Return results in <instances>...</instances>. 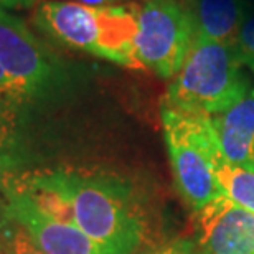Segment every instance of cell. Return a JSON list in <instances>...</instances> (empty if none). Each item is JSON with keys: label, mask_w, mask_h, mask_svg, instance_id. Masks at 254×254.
Returning a JSON list of instances; mask_svg holds the SVG:
<instances>
[{"label": "cell", "mask_w": 254, "mask_h": 254, "mask_svg": "<svg viewBox=\"0 0 254 254\" xmlns=\"http://www.w3.org/2000/svg\"><path fill=\"white\" fill-rule=\"evenodd\" d=\"M33 22L57 42L123 66L139 68L134 57L135 5L94 7L47 0L35 7Z\"/></svg>", "instance_id": "6da1fadb"}, {"label": "cell", "mask_w": 254, "mask_h": 254, "mask_svg": "<svg viewBox=\"0 0 254 254\" xmlns=\"http://www.w3.org/2000/svg\"><path fill=\"white\" fill-rule=\"evenodd\" d=\"M0 64L23 103L45 93L55 78L52 55L30 32L22 18L10 15L2 8Z\"/></svg>", "instance_id": "8992f818"}, {"label": "cell", "mask_w": 254, "mask_h": 254, "mask_svg": "<svg viewBox=\"0 0 254 254\" xmlns=\"http://www.w3.org/2000/svg\"><path fill=\"white\" fill-rule=\"evenodd\" d=\"M42 0H0V7L3 8H30L37 7Z\"/></svg>", "instance_id": "2e32d148"}, {"label": "cell", "mask_w": 254, "mask_h": 254, "mask_svg": "<svg viewBox=\"0 0 254 254\" xmlns=\"http://www.w3.org/2000/svg\"><path fill=\"white\" fill-rule=\"evenodd\" d=\"M180 2H182V0H180Z\"/></svg>", "instance_id": "ffe728a7"}, {"label": "cell", "mask_w": 254, "mask_h": 254, "mask_svg": "<svg viewBox=\"0 0 254 254\" xmlns=\"http://www.w3.org/2000/svg\"><path fill=\"white\" fill-rule=\"evenodd\" d=\"M7 215L28 233L47 254H106L76 225L58 221L42 213L25 193L10 187L7 190Z\"/></svg>", "instance_id": "52a82bcc"}, {"label": "cell", "mask_w": 254, "mask_h": 254, "mask_svg": "<svg viewBox=\"0 0 254 254\" xmlns=\"http://www.w3.org/2000/svg\"><path fill=\"white\" fill-rule=\"evenodd\" d=\"M0 96H7V98L18 99L20 103L23 104V101L18 98L17 91H15V88L12 86V83H10L8 76L5 74V71H3V68H2V64H0Z\"/></svg>", "instance_id": "9a60e30c"}, {"label": "cell", "mask_w": 254, "mask_h": 254, "mask_svg": "<svg viewBox=\"0 0 254 254\" xmlns=\"http://www.w3.org/2000/svg\"><path fill=\"white\" fill-rule=\"evenodd\" d=\"M175 254H203L191 241H175Z\"/></svg>", "instance_id": "e0dca14e"}, {"label": "cell", "mask_w": 254, "mask_h": 254, "mask_svg": "<svg viewBox=\"0 0 254 254\" xmlns=\"http://www.w3.org/2000/svg\"><path fill=\"white\" fill-rule=\"evenodd\" d=\"M235 48L243 66H248L254 73V15L245 20Z\"/></svg>", "instance_id": "5bb4252c"}, {"label": "cell", "mask_w": 254, "mask_h": 254, "mask_svg": "<svg viewBox=\"0 0 254 254\" xmlns=\"http://www.w3.org/2000/svg\"><path fill=\"white\" fill-rule=\"evenodd\" d=\"M253 170H254V169H253Z\"/></svg>", "instance_id": "44dd1931"}, {"label": "cell", "mask_w": 254, "mask_h": 254, "mask_svg": "<svg viewBox=\"0 0 254 254\" xmlns=\"http://www.w3.org/2000/svg\"><path fill=\"white\" fill-rule=\"evenodd\" d=\"M223 155L231 164L254 169V86L243 98L210 118Z\"/></svg>", "instance_id": "9c48e42d"}, {"label": "cell", "mask_w": 254, "mask_h": 254, "mask_svg": "<svg viewBox=\"0 0 254 254\" xmlns=\"http://www.w3.org/2000/svg\"><path fill=\"white\" fill-rule=\"evenodd\" d=\"M20 103L18 99L0 96V165L12 160L20 139Z\"/></svg>", "instance_id": "7c38bea8"}, {"label": "cell", "mask_w": 254, "mask_h": 254, "mask_svg": "<svg viewBox=\"0 0 254 254\" xmlns=\"http://www.w3.org/2000/svg\"><path fill=\"white\" fill-rule=\"evenodd\" d=\"M195 25L196 37L236 47L245 23L241 0H182Z\"/></svg>", "instance_id": "30bf717a"}, {"label": "cell", "mask_w": 254, "mask_h": 254, "mask_svg": "<svg viewBox=\"0 0 254 254\" xmlns=\"http://www.w3.org/2000/svg\"><path fill=\"white\" fill-rule=\"evenodd\" d=\"M211 167L223 195L254 215V170L231 164L223 152L213 157Z\"/></svg>", "instance_id": "8fae6325"}, {"label": "cell", "mask_w": 254, "mask_h": 254, "mask_svg": "<svg viewBox=\"0 0 254 254\" xmlns=\"http://www.w3.org/2000/svg\"><path fill=\"white\" fill-rule=\"evenodd\" d=\"M73 206L74 225L106 254H134L144 223L121 184L101 177L58 172Z\"/></svg>", "instance_id": "3957f363"}, {"label": "cell", "mask_w": 254, "mask_h": 254, "mask_svg": "<svg viewBox=\"0 0 254 254\" xmlns=\"http://www.w3.org/2000/svg\"><path fill=\"white\" fill-rule=\"evenodd\" d=\"M134 57L139 68L172 79L195 40V25L180 0H144L135 5Z\"/></svg>", "instance_id": "5b68a950"}, {"label": "cell", "mask_w": 254, "mask_h": 254, "mask_svg": "<svg viewBox=\"0 0 254 254\" xmlns=\"http://www.w3.org/2000/svg\"><path fill=\"white\" fill-rule=\"evenodd\" d=\"M162 126L177 189L196 210L223 195L211 160L221 152L208 116L190 114L164 106Z\"/></svg>", "instance_id": "277c9868"}, {"label": "cell", "mask_w": 254, "mask_h": 254, "mask_svg": "<svg viewBox=\"0 0 254 254\" xmlns=\"http://www.w3.org/2000/svg\"><path fill=\"white\" fill-rule=\"evenodd\" d=\"M200 243L211 254H254V215L225 195L196 210Z\"/></svg>", "instance_id": "ba28073f"}, {"label": "cell", "mask_w": 254, "mask_h": 254, "mask_svg": "<svg viewBox=\"0 0 254 254\" xmlns=\"http://www.w3.org/2000/svg\"><path fill=\"white\" fill-rule=\"evenodd\" d=\"M251 84L235 47L196 37L167 91V108L190 114H220L238 103Z\"/></svg>", "instance_id": "7a4b0ae2"}, {"label": "cell", "mask_w": 254, "mask_h": 254, "mask_svg": "<svg viewBox=\"0 0 254 254\" xmlns=\"http://www.w3.org/2000/svg\"><path fill=\"white\" fill-rule=\"evenodd\" d=\"M2 254H47L35 245V241L22 226L13 221L3 235Z\"/></svg>", "instance_id": "4fadbf2b"}, {"label": "cell", "mask_w": 254, "mask_h": 254, "mask_svg": "<svg viewBox=\"0 0 254 254\" xmlns=\"http://www.w3.org/2000/svg\"><path fill=\"white\" fill-rule=\"evenodd\" d=\"M84 5H94V7H113V5H123L130 0H76Z\"/></svg>", "instance_id": "ac0fdd59"}, {"label": "cell", "mask_w": 254, "mask_h": 254, "mask_svg": "<svg viewBox=\"0 0 254 254\" xmlns=\"http://www.w3.org/2000/svg\"><path fill=\"white\" fill-rule=\"evenodd\" d=\"M175 246H177V243H170V245L160 246V248H157V250L147 253V254H175Z\"/></svg>", "instance_id": "d6986e66"}]
</instances>
